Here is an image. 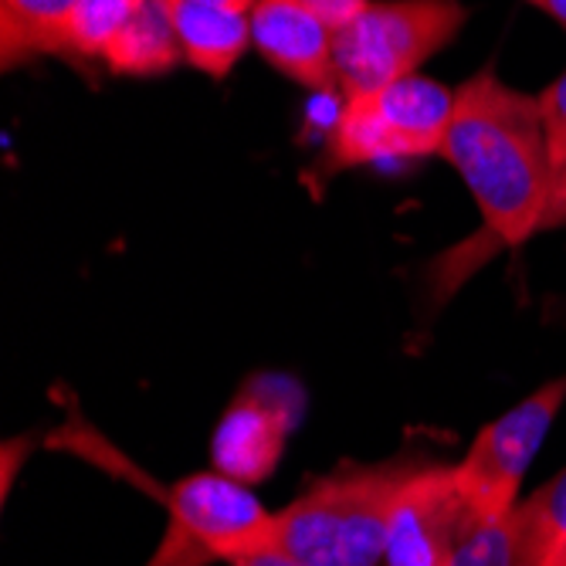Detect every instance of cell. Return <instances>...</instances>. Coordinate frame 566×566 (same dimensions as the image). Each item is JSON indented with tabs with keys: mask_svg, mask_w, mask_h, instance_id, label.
<instances>
[{
	"mask_svg": "<svg viewBox=\"0 0 566 566\" xmlns=\"http://www.w3.org/2000/svg\"><path fill=\"white\" fill-rule=\"evenodd\" d=\"M441 157L472 190L492 248H520L546 231L553 170L539 95L489 69L461 82Z\"/></svg>",
	"mask_w": 566,
	"mask_h": 566,
	"instance_id": "obj_1",
	"label": "cell"
},
{
	"mask_svg": "<svg viewBox=\"0 0 566 566\" xmlns=\"http://www.w3.org/2000/svg\"><path fill=\"white\" fill-rule=\"evenodd\" d=\"M410 461L346 465L323 475L275 512L272 543L313 566H384L390 516Z\"/></svg>",
	"mask_w": 566,
	"mask_h": 566,
	"instance_id": "obj_2",
	"label": "cell"
},
{
	"mask_svg": "<svg viewBox=\"0 0 566 566\" xmlns=\"http://www.w3.org/2000/svg\"><path fill=\"white\" fill-rule=\"evenodd\" d=\"M451 113L454 88L424 75L346 95L326 139V167L346 170L390 160L441 157Z\"/></svg>",
	"mask_w": 566,
	"mask_h": 566,
	"instance_id": "obj_3",
	"label": "cell"
},
{
	"mask_svg": "<svg viewBox=\"0 0 566 566\" xmlns=\"http://www.w3.org/2000/svg\"><path fill=\"white\" fill-rule=\"evenodd\" d=\"M461 0H370L336 31V75L346 95L418 75L465 28Z\"/></svg>",
	"mask_w": 566,
	"mask_h": 566,
	"instance_id": "obj_4",
	"label": "cell"
},
{
	"mask_svg": "<svg viewBox=\"0 0 566 566\" xmlns=\"http://www.w3.org/2000/svg\"><path fill=\"white\" fill-rule=\"evenodd\" d=\"M170 523L146 566H211L248 549L269 546L275 536V512H269L248 485L197 472L177 482L167 495Z\"/></svg>",
	"mask_w": 566,
	"mask_h": 566,
	"instance_id": "obj_5",
	"label": "cell"
},
{
	"mask_svg": "<svg viewBox=\"0 0 566 566\" xmlns=\"http://www.w3.org/2000/svg\"><path fill=\"white\" fill-rule=\"evenodd\" d=\"M566 400V377H556L533 390L526 400L509 407L502 418L485 424L465 458L454 469L458 495L479 516H509L520 505V485L543 448L549 424Z\"/></svg>",
	"mask_w": 566,
	"mask_h": 566,
	"instance_id": "obj_6",
	"label": "cell"
},
{
	"mask_svg": "<svg viewBox=\"0 0 566 566\" xmlns=\"http://www.w3.org/2000/svg\"><path fill=\"white\" fill-rule=\"evenodd\" d=\"M292 390L279 387L275 380L248 384L211 438V465L214 472L254 485L265 482L282 461L285 441L292 434Z\"/></svg>",
	"mask_w": 566,
	"mask_h": 566,
	"instance_id": "obj_7",
	"label": "cell"
},
{
	"mask_svg": "<svg viewBox=\"0 0 566 566\" xmlns=\"http://www.w3.org/2000/svg\"><path fill=\"white\" fill-rule=\"evenodd\" d=\"M336 31L305 0H254L251 48L285 78L313 88H339L336 75Z\"/></svg>",
	"mask_w": 566,
	"mask_h": 566,
	"instance_id": "obj_8",
	"label": "cell"
},
{
	"mask_svg": "<svg viewBox=\"0 0 566 566\" xmlns=\"http://www.w3.org/2000/svg\"><path fill=\"white\" fill-rule=\"evenodd\" d=\"M461 509L454 469H418L397 495L384 566H441L451 556Z\"/></svg>",
	"mask_w": 566,
	"mask_h": 566,
	"instance_id": "obj_9",
	"label": "cell"
},
{
	"mask_svg": "<svg viewBox=\"0 0 566 566\" xmlns=\"http://www.w3.org/2000/svg\"><path fill=\"white\" fill-rule=\"evenodd\" d=\"M184 62L211 78H224L251 48V8L211 0H164Z\"/></svg>",
	"mask_w": 566,
	"mask_h": 566,
	"instance_id": "obj_10",
	"label": "cell"
},
{
	"mask_svg": "<svg viewBox=\"0 0 566 566\" xmlns=\"http://www.w3.org/2000/svg\"><path fill=\"white\" fill-rule=\"evenodd\" d=\"M78 0H0V62L28 65L44 55L65 59V31Z\"/></svg>",
	"mask_w": 566,
	"mask_h": 566,
	"instance_id": "obj_11",
	"label": "cell"
},
{
	"mask_svg": "<svg viewBox=\"0 0 566 566\" xmlns=\"http://www.w3.org/2000/svg\"><path fill=\"white\" fill-rule=\"evenodd\" d=\"M102 62H106L113 75L133 78L174 72L184 62V51L164 0H146L136 18L102 51Z\"/></svg>",
	"mask_w": 566,
	"mask_h": 566,
	"instance_id": "obj_12",
	"label": "cell"
},
{
	"mask_svg": "<svg viewBox=\"0 0 566 566\" xmlns=\"http://www.w3.org/2000/svg\"><path fill=\"white\" fill-rule=\"evenodd\" d=\"M520 566H566V469L512 512Z\"/></svg>",
	"mask_w": 566,
	"mask_h": 566,
	"instance_id": "obj_13",
	"label": "cell"
},
{
	"mask_svg": "<svg viewBox=\"0 0 566 566\" xmlns=\"http://www.w3.org/2000/svg\"><path fill=\"white\" fill-rule=\"evenodd\" d=\"M512 512L509 516H479V512L461 509V523L451 543V566H520Z\"/></svg>",
	"mask_w": 566,
	"mask_h": 566,
	"instance_id": "obj_14",
	"label": "cell"
},
{
	"mask_svg": "<svg viewBox=\"0 0 566 566\" xmlns=\"http://www.w3.org/2000/svg\"><path fill=\"white\" fill-rule=\"evenodd\" d=\"M143 4L146 0H78L65 31V59H102Z\"/></svg>",
	"mask_w": 566,
	"mask_h": 566,
	"instance_id": "obj_15",
	"label": "cell"
},
{
	"mask_svg": "<svg viewBox=\"0 0 566 566\" xmlns=\"http://www.w3.org/2000/svg\"><path fill=\"white\" fill-rule=\"evenodd\" d=\"M539 106H543L549 170H553V197L546 214V231H549L566 221V72L546 92H539Z\"/></svg>",
	"mask_w": 566,
	"mask_h": 566,
	"instance_id": "obj_16",
	"label": "cell"
},
{
	"mask_svg": "<svg viewBox=\"0 0 566 566\" xmlns=\"http://www.w3.org/2000/svg\"><path fill=\"white\" fill-rule=\"evenodd\" d=\"M308 8H313L333 31H339L343 24H349L359 11H364L370 0H305Z\"/></svg>",
	"mask_w": 566,
	"mask_h": 566,
	"instance_id": "obj_17",
	"label": "cell"
},
{
	"mask_svg": "<svg viewBox=\"0 0 566 566\" xmlns=\"http://www.w3.org/2000/svg\"><path fill=\"white\" fill-rule=\"evenodd\" d=\"M228 566H313V563H305V559H298V556H292V553L279 549L275 543H269V546L248 549V553H241V556L228 559Z\"/></svg>",
	"mask_w": 566,
	"mask_h": 566,
	"instance_id": "obj_18",
	"label": "cell"
},
{
	"mask_svg": "<svg viewBox=\"0 0 566 566\" xmlns=\"http://www.w3.org/2000/svg\"><path fill=\"white\" fill-rule=\"evenodd\" d=\"M533 8H539L543 14H549L563 31H566V0H530Z\"/></svg>",
	"mask_w": 566,
	"mask_h": 566,
	"instance_id": "obj_19",
	"label": "cell"
},
{
	"mask_svg": "<svg viewBox=\"0 0 566 566\" xmlns=\"http://www.w3.org/2000/svg\"><path fill=\"white\" fill-rule=\"evenodd\" d=\"M211 4H231V8H254V0H211Z\"/></svg>",
	"mask_w": 566,
	"mask_h": 566,
	"instance_id": "obj_20",
	"label": "cell"
},
{
	"mask_svg": "<svg viewBox=\"0 0 566 566\" xmlns=\"http://www.w3.org/2000/svg\"><path fill=\"white\" fill-rule=\"evenodd\" d=\"M441 566H451V556H448V559H444V563H441Z\"/></svg>",
	"mask_w": 566,
	"mask_h": 566,
	"instance_id": "obj_21",
	"label": "cell"
},
{
	"mask_svg": "<svg viewBox=\"0 0 566 566\" xmlns=\"http://www.w3.org/2000/svg\"><path fill=\"white\" fill-rule=\"evenodd\" d=\"M563 224H566V221H563Z\"/></svg>",
	"mask_w": 566,
	"mask_h": 566,
	"instance_id": "obj_22",
	"label": "cell"
}]
</instances>
